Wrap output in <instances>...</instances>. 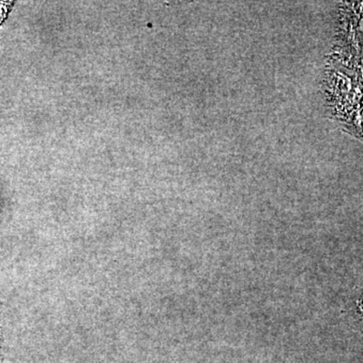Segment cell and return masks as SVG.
<instances>
[{
    "mask_svg": "<svg viewBox=\"0 0 363 363\" xmlns=\"http://www.w3.org/2000/svg\"><path fill=\"white\" fill-rule=\"evenodd\" d=\"M2 362V335L1 329H0V363Z\"/></svg>",
    "mask_w": 363,
    "mask_h": 363,
    "instance_id": "obj_2",
    "label": "cell"
},
{
    "mask_svg": "<svg viewBox=\"0 0 363 363\" xmlns=\"http://www.w3.org/2000/svg\"><path fill=\"white\" fill-rule=\"evenodd\" d=\"M354 315L358 322V327L363 333V291L355 302Z\"/></svg>",
    "mask_w": 363,
    "mask_h": 363,
    "instance_id": "obj_1",
    "label": "cell"
}]
</instances>
